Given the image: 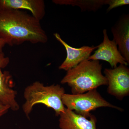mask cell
Here are the masks:
<instances>
[{
	"label": "cell",
	"mask_w": 129,
	"mask_h": 129,
	"mask_svg": "<svg viewBox=\"0 0 129 129\" xmlns=\"http://www.w3.org/2000/svg\"><path fill=\"white\" fill-rule=\"evenodd\" d=\"M0 38L11 46L26 42L45 44L48 39L40 21L26 12L17 9L0 11Z\"/></svg>",
	"instance_id": "obj_1"
},
{
	"label": "cell",
	"mask_w": 129,
	"mask_h": 129,
	"mask_svg": "<svg viewBox=\"0 0 129 129\" xmlns=\"http://www.w3.org/2000/svg\"><path fill=\"white\" fill-rule=\"evenodd\" d=\"M99 61L85 60L67 71L61 83L68 84L73 94H83L101 86L108 85Z\"/></svg>",
	"instance_id": "obj_2"
},
{
	"label": "cell",
	"mask_w": 129,
	"mask_h": 129,
	"mask_svg": "<svg viewBox=\"0 0 129 129\" xmlns=\"http://www.w3.org/2000/svg\"><path fill=\"white\" fill-rule=\"evenodd\" d=\"M64 88L59 85L45 86L40 81H35L25 88L24 92L25 103L22 106L24 113L29 118L34 106L41 104L53 109L56 116L63 112L66 108L63 104Z\"/></svg>",
	"instance_id": "obj_3"
},
{
	"label": "cell",
	"mask_w": 129,
	"mask_h": 129,
	"mask_svg": "<svg viewBox=\"0 0 129 129\" xmlns=\"http://www.w3.org/2000/svg\"><path fill=\"white\" fill-rule=\"evenodd\" d=\"M62 102L67 108L85 117L91 116L90 112L102 107H109L122 111V109L107 101L96 89L79 94H64Z\"/></svg>",
	"instance_id": "obj_4"
},
{
	"label": "cell",
	"mask_w": 129,
	"mask_h": 129,
	"mask_svg": "<svg viewBox=\"0 0 129 129\" xmlns=\"http://www.w3.org/2000/svg\"><path fill=\"white\" fill-rule=\"evenodd\" d=\"M108 85L109 94L122 100L129 94V69L120 64L115 68L105 69L104 71Z\"/></svg>",
	"instance_id": "obj_5"
},
{
	"label": "cell",
	"mask_w": 129,
	"mask_h": 129,
	"mask_svg": "<svg viewBox=\"0 0 129 129\" xmlns=\"http://www.w3.org/2000/svg\"><path fill=\"white\" fill-rule=\"evenodd\" d=\"M9 58L3 52H0V103L9 107L12 111H18L19 105L16 101L17 91L13 89L14 81L9 72H3L2 69L9 64Z\"/></svg>",
	"instance_id": "obj_6"
},
{
	"label": "cell",
	"mask_w": 129,
	"mask_h": 129,
	"mask_svg": "<svg viewBox=\"0 0 129 129\" xmlns=\"http://www.w3.org/2000/svg\"><path fill=\"white\" fill-rule=\"evenodd\" d=\"M103 41L97 46V50L88 60L106 61L113 69L117 67L118 63L127 66L129 63L119 52L117 44L113 41L109 40L107 29H103Z\"/></svg>",
	"instance_id": "obj_7"
},
{
	"label": "cell",
	"mask_w": 129,
	"mask_h": 129,
	"mask_svg": "<svg viewBox=\"0 0 129 129\" xmlns=\"http://www.w3.org/2000/svg\"><path fill=\"white\" fill-rule=\"evenodd\" d=\"M53 35L64 46L67 52V57L58 68L60 70L67 72L76 67L83 61L88 60L93 51L97 48V46H84L79 48L73 47L63 40L58 33H55Z\"/></svg>",
	"instance_id": "obj_8"
},
{
	"label": "cell",
	"mask_w": 129,
	"mask_h": 129,
	"mask_svg": "<svg viewBox=\"0 0 129 129\" xmlns=\"http://www.w3.org/2000/svg\"><path fill=\"white\" fill-rule=\"evenodd\" d=\"M113 39L123 57L129 63V15L121 16L111 28Z\"/></svg>",
	"instance_id": "obj_9"
},
{
	"label": "cell",
	"mask_w": 129,
	"mask_h": 129,
	"mask_svg": "<svg viewBox=\"0 0 129 129\" xmlns=\"http://www.w3.org/2000/svg\"><path fill=\"white\" fill-rule=\"evenodd\" d=\"M8 9L28 10L40 21L45 14V5L43 0H0V11Z\"/></svg>",
	"instance_id": "obj_10"
},
{
	"label": "cell",
	"mask_w": 129,
	"mask_h": 129,
	"mask_svg": "<svg viewBox=\"0 0 129 129\" xmlns=\"http://www.w3.org/2000/svg\"><path fill=\"white\" fill-rule=\"evenodd\" d=\"M59 127L61 129H97L96 118L93 115L89 120L74 111L65 108L59 115Z\"/></svg>",
	"instance_id": "obj_11"
},
{
	"label": "cell",
	"mask_w": 129,
	"mask_h": 129,
	"mask_svg": "<svg viewBox=\"0 0 129 129\" xmlns=\"http://www.w3.org/2000/svg\"><path fill=\"white\" fill-rule=\"evenodd\" d=\"M52 2L56 5L77 6L81 11L96 12L108 5V0H53Z\"/></svg>",
	"instance_id": "obj_12"
},
{
	"label": "cell",
	"mask_w": 129,
	"mask_h": 129,
	"mask_svg": "<svg viewBox=\"0 0 129 129\" xmlns=\"http://www.w3.org/2000/svg\"><path fill=\"white\" fill-rule=\"evenodd\" d=\"M129 5V0H108V5L109 7L107 11L110 12L112 9L116 8Z\"/></svg>",
	"instance_id": "obj_13"
},
{
	"label": "cell",
	"mask_w": 129,
	"mask_h": 129,
	"mask_svg": "<svg viewBox=\"0 0 129 129\" xmlns=\"http://www.w3.org/2000/svg\"><path fill=\"white\" fill-rule=\"evenodd\" d=\"M10 108L8 106L0 103V117L7 112Z\"/></svg>",
	"instance_id": "obj_14"
},
{
	"label": "cell",
	"mask_w": 129,
	"mask_h": 129,
	"mask_svg": "<svg viewBox=\"0 0 129 129\" xmlns=\"http://www.w3.org/2000/svg\"><path fill=\"white\" fill-rule=\"evenodd\" d=\"M6 45V42L4 40L0 38V52H2L3 49Z\"/></svg>",
	"instance_id": "obj_15"
}]
</instances>
